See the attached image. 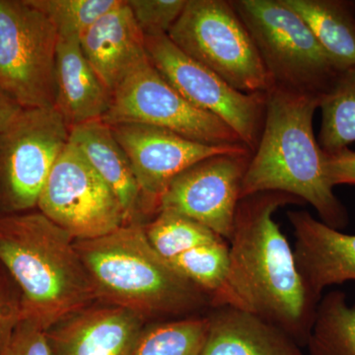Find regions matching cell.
<instances>
[{
	"instance_id": "obj_23",
	"label": "cell",
	"mask_w": 355,
	"mask_h": 355,
	"mask_svg": "<svg viewBox=\"0 0 355 355\" xmlns=\"http://www.w3.org/2000/svg\"><path fill=\"white\" fill-rule=\"evenodd\" d=\"M322 123L318 144L334 153L355 142V67L340 72L321 98Z\"/></svg>"
},
{
	"instance_id": "obj_1",
	"label": "cell",
	"mask_w": 355,
	"mask_h": 355,
	"mask_svg": "<svg viewBox=\"0 0 355 355\" xmlns=\"http://www.w3.org/2000/svg\"><path fill=\"white\" fill-rule=\"evenodd\" d=\"M302 200L279 191L242 198L229 240L231 288L243 310L279 327L306 345L320 300L299 272L294 250L273 214Z\"/></svg>"
},
{
	"instance_id": "obj_7",
	"label": "cell",
	"mask_w": 355,
	"mask_h": 355,
	"mask_svg": "<svg viewBox=\"0 0 355 355\" xmlns=\"http://www.w3.org/2000/svg\"><path fill=\"white\" fill-rule=\"evenodd\" d=\"M58 42L27 0H0V86L21 108L55 107Z\"/></svg>"
},
{
	"instance_id": "obj_14",
	"label": "cell",
	"mask_w": 355,
	"mask_h": 355,
	"mask_svg": "<svg viewBox=\"0 0 355 355\" xmlns=\"http://www.w3.org/2000/svg\"><path fill=\"white\" fill-rule=\"evenodd\" d=\"M144 322L125 308L92 304L46 331L50 355H135Z\"/></svg>"
},
{
	"instance_id": "obj_19",
	"label": "cell",
	"mask_w": 355,
	"mask_h": 355,
	"mask_svg": "<svg viewBox=\"0 0 355 355\" xmlns=\"http://www.w3.org/2000/svg\"><path fill=\"white\" fill-rule=\"evenodd\" d=\"M69 142L79 149L121 202L125 224L141 223L146 216L144 195L127 154L116 141L112 128L102 120L69 128Z\"/></svg>"
},
{
	"instance_id": "obj_24",
	"label": "cell",
	"mask_w": 355,
	"mask_h": 355,
	"mask_svg": "<svg viewBox=\"0 0 355 355\" xmlns=\"http://www.w3.org/2000/svg\"><path fill=\"white\" fill-rule=\"evenodd\" d=\"M209 318L188 317L144 329L135 355H200Z\"/></svg>"
},
{
	"instance_id": "obj_6",
	"label": "cell",
	"mask_w": 355,
	"mask_h": 355,
	"mask_svg": "<svg viewBox=\"0 0 355 355\" xmlns=\"http://www.w3.org/2000/svg\"><path fill=\"white\" fill-rule=\"evenodd\" d=\"M167 35L187 55L240 92L266 93L272 86L232 1L187 0Z\"/></svg>"
},
{
	"instance_id": "obj_20",
	"label": "cell",
	"mask_w": 355,
	"mask_h": 355,
	"mask_svg": "<svg viewBox=\"0 0 355 355\" xmlns=\"http://www.w3.org/2000/svg\"><path fill=\"white\" fill-rule=\"evenodd\" d=\"M282 1L309 26L340 71L355 67V13L352 1Z\"/></svg>"
},
{
	"instance_id": "obj_25",
	"label": "cell",
	"mask_w": 355,
	"mask_h": 355,
	"mask_svg": "<svg viewBox=\"0 0 355 355\" xmlns=\"http://www.w3.org/2000/svg\"><path fill=\"white\" fill-rule=\"evenodd\" d=\"M147 240L167 261L193 248L223 239L198 222L171 210H160L144 225Z\"/></svg>"
},
{
	"instance_id": "obj_22",
	"label": "cell",
	"mask_w": 355,
	"mask_h": 355,
	"mask_svg": "<svg viewBox=\"0 0 355 355\" xmlns=\"http://www.w3.org/2000/svg\"><path fill=\"white\" fill-rule=\"evenodd\" d=\"M305 347L309 355H355V304L343 292L321 298Z\"/></svg>"
},
{
	"instance_id": "obj_9",
	"label": "cell",
	"mask_w": 355,
	"mask_h": 355,
	"mask_svg": "<svg viewBox=\"0 0 355 355\" xmlns=\"http://www.w3.org/2000/svg\"><path fill=\"white\" fill-rule=\"evenodd\" d=\"M102 121L109 125L139 123L165 128L209 146L243 144L223 121L187 101L148 58L114 91Z\"/></svg>"
},
{
	"instance_id": "obj_21",
	"label": "cell",
	"mask_w": 355,
	"mask_h": 355,
	"mask_svg": "<svg viewBox=\"0 0 355 355\" xmlns=\"http://www.w3.org/2000/svg\"><path fill=\"white\" fill-rule=\"evenodd\" d=\"M169 261L207 296L212 308L232 306L243 310L229 282L230 254L226 240L193 248Z\"/></svg>"
},
{
	"instance_id": "obj_29",
	"label": "cell",
	"mask_w": 355,
	"mask_h": 355,
	"mask_svg": "<svg viewBox=\"0 0 355 355\" xmlns=\"http://www.w3.org/2000/svg\"><path fill=\"white\" fill-rule=\"evenodd\" d=\"M20 321L19 291H12L6 277L0 273V354Z\"/></svg>"
},
{
	"instance_id": "obj_13",
	"label": "cell",
	"mask_w": 355,
	"mask_h": 355,
	"mask_svg": "<svg viewBox=\"0 0 355 355\" xmlns=\"http://www.w3.org/2000/svg\"><path fill=\"white\" fill-rule=\"evenodd\" d=\"M110 127L130 160L147 214H158L166 189L191 166L221 154L252 153L243 144L209 146L153 125L121 123Z\"/></svg>"
},
{
	"instance_id": "obj_4",
	"label": "cell",
	"mask_w": 355,
	"mask_h": 355,
	"mask_svg": "<svg viewBox=\"0 0 355 355\" xmlns=\"http://www.w3.org/2000/svg\"><path fill=\"white\" fill-rule=\"evenodd\" d=\"M74 245L98 300L144 318L181 316L207 307L209 299L161 257L142 223H130Z\"/></svg>"
},
{
	"instance_id": "obj_17",
	"label": "cell",
	"mask_w": 355,
	"mask_h": 355,
	"mask_svg": "<svg viewBox=\"0 0 355 355\" xmlns=\"http://www.w3.org/2000/svg\"><path fill=\"white\" fill-rule=\"evenodd\" d=\"M55 108L69 128L102 120L113 93L96 73L77 38L58 37L55 58Z\"/></svg>"
},
{
	"instance_id": "obj_28",
	"label": "cell",
	"mask_w": 355,
	"mask_h": 355,
	"mask_svg": "<svg viewBox=\"0 0 355 355\" xmlns=\"http://www.w3.org/2000/svg\"><path fill=\"white\" fill-rule=\"evenodd\" d=\"M0 355H50L46 331L32 322L21 320Z\"/></svg>"
},
{
	"instance_id": "obj_15",
	"label": "cell",
	"mask_w": 355,
	"mask_h": 355,
	"mask_svg": "<svg viewBox=\"0 0 355 355\" xmlns=\"http://www.w3.org/2000/svg\"><path fill=\"white\" fill-rule=\"evenodd\" d=\"M295 236L294 256L311 293L321 300L324 288L355 282V235L317 220L307 211H288Z\"/></svg>"
},
{
	"instance_id": "obj_2",
	"label": "cell",
	"mask_w": 355,
	"mask_h": 355,
	"mask_svg": "<svg viewBox=\"0 0 355 355\" xmlns=\"http://www.w3.org/2000/svg\"><path fill=\"white\" fill-rule=\"evenodd\" d=\"M320 96L272 85L266 92V114L258 146L243 179L241 198L279 191L310 203L322 222L345 228L347 209L324 173V153L313 130Z\"/></svg>"
},
{
	"instance_id": "obj_32",
	"label": "cell",
	"mask_w": 355,
	"mask_h": 355,
	"mask_svg": "<svg viewBox=\"0 0 355 355\" xmlns=\"http://www.w3.org/2000/svg\"><path fill=\"white\" fill-rule=\"evenodd\" d=\"M352 8H354V13H355V1H352Z\"/></svg>"
},
{
	"instance_id": "obj_8",
	"label": "cell",
	"mask_w": 355,
	"mask_h": 355,
	"mask_svg": "<svg viewBox=\"0 0 355 355\" xmlns=\"http://www.w3.org/2000/svg\"><path fill=\"white\" fill-rule=\"evenodd\" d=\"M69 128L53 107L22 109L0 132V216L37 207L51 170L69 144Z\"/></svg>"
},
{
	"instance_id": "obj_12",
	"label": "cell",
	"mask_w": 355,
	"mask_h": 355,
	"mask_svg": "<svg viewBox=\"0 0 355 355\" xmlns=\"http://www.w3.org/2000/svg\"><path fill=\"white\" fill-rule=\"evenodd\" d=\"M252 154L212 156L184 170L166 189L158 212L171 210L189 217L229 242Z\"/></svg>"
},
{
	"instance_id": "obj_18",
	"label": "cell",
	"mask_w": 355,
	"mask_h": 355,
	"mask_svg": "<svg viewBox=\"0 0 355 355\" xmlns=\"http://www.w3.org/2000/svg\"><path fill=\"white\" fill-rule=\"evenodd\" d=\"M200 355H303L288 334L246 310L212 308Z\"/></svg>"
},
{
	"instance_id": "obj_11",
	"label": "cell",
	"mask_w": 355,
	"mask_h": 355,
	"mask_svg": "<svg viewBox=\"0 0 355 355\" xmlns=\"http://www.w3.org/2000/svg\"><path fill=\"white\" fill-rule=\"evenodd\" d=\"M37 207L74 240L96 239L125 224L114 191L69 141L44 184Z\"/></svg>"
},
{
	"instance_id": "obj_26",
	"label": "cell",
	"mask_w": 355,
	"mask_h": 355,
	"mask_svg": "<svg viewBox=\"0 0 355 355\" xmlns=\"http://www.w3.org/2000/svg\"><path fill=\"white\" fill-rule=\"evenodd\" d=\"M120 0H27L55 26L60 38L80 39Z\"/></svg>"
},
{
	"instance_id": "obj_10",
	"label": "cell",
	"mask_w": 355,
	"mask_h": 355,
	"mask_svg": "<svg viewBox=\"0 0 355 355\" xmlns=\"http://www.w3.org/2000/svg\"><path fill=\"white\" fill-rule=\"evenodd\" d=\"M147 57L173 87L198 109L216 116L254 153L265 121L266 93L240 92L187 55L167 34H144Z\"/></svg>"
},
{
	"instance_id": "obj_30",
	"label": "cell",
	"mask_w": 355,
	"mask_h": 355,
	"mask_svg": "<svg viewBox=\"0 0 355 355\" xmlns=\"http://www.w3.org/2000/svg\"><path fill=\"white\" fill-rule=\"evenodd\" d=\"M324 173L331 186L355 184V151L349 147L334 153H324Z\"/></svg>"
},
{
	"instance_id": "obj_3",
	"label": "cell",
	"mask_w": 355,
	"mask_h": 355,
	"mask_svg": "<svg viewBox=\"0 0 355 355\" xmlns=\"http://www.w3.org/2000/svg\"><path fill=\"white\" fill-rule=\"evenodd\" d=\"M74 241L40 211L0 216V265L19 291L21 320L48 331L98 300Z\"/></svg>"
},
{
	"instance_id": "obj_5",
	"label": "cell",
	"mask_w": 355,
	"mask_h": 355,
	"mask_svg": "<svg viewBox=\"0 0 355 355\" xmlns=\"http://www.w3.org/2000/svg\"><path fill=\"white\" fill-rule=\"evenodd\" d=\"M272 85L322 97L340 70L305 21L282 0H233Z\"/></svg>"
},
{
	"instance_id": "obj_16",
	"label": "cell",
	"mask_w": 355,
	"mask_h": 355,
	"mask_svg": "<svg viewBox=\"0 0 355 355\" xmlns=\"http://www.w3.org/2000/svg\"><path fill=\"white\" fill-rule=\"evenodd\" d=\"M79 42L89 64L112 93L148 58L144 33L125 0L96 21Z\"/></svg>"
},
{
	"instance_id": "obj_27",
	"label": "cell",
	"mask_w": 355,
	"mask_h": 355,
	"mask_svg": "<svg viewBox=\"0 0 355 355\" xmlns=\"http://www.w3.org/2000/svg\"><path fill=\"white\" fill-rule=\"evenodd\" d=\"M144 34H168L179 19L187 0H127Z\"/></svg>"
},
{
	"instance_id": "obj_31",
	"label": "cell",
	"mask_w": 355,
	"mask_h": 355,
	"mask_svg": "<svg viewBox=\"0 0 355 355\" xmlns=\"http://www.w3.org/2000/svg\"><path fill=\"white\" fill-rule=\"evenodd\" d=\"M22 111V108L0 86V132Z\"/></svg>"
}]
</instances>
